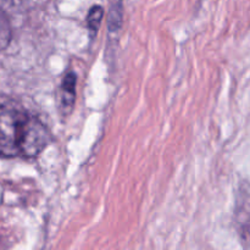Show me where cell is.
<instances>
[{"label":"cell","mask_w":250,"mask_h":250,"mask_svg":"<svg viewBox=\"0 0 250 250\" xmlns=\"http://www.w3.org/2000/svg\"><path fill=\"white\" fill-rule=\"evenodd\" d=\"M27 114L15 105H0V156H20V144Z\"/></svg>","instance_id":"6da1fadb"},{"label":"cell","mask_w":250,"mask_h":250,"mask_svg":"<svg viewBox=\"0 0 250 250\" xmlns=\"http://www.w3.org/2000/svg\"><path fill=\"white\" fill-rule=\"evenodd\" d=\"M50 142V133L43 122L36 116L28 114L24 122L23 133L20 144V156L36 158Z\"/></svg>","instance_id":"7a4b0ae2"},{"label":"cell","mask_w":250,"mask_h":250,"mask_svg":"<svg viewBox=\"0 0 250 250\" xmlns=\"http://www.w3.org/2000/svg\"><path fill=\"white\" fill-rule=\"evenodd\" d=\"M76 81L77 77L73 72L67 73L61 83V103L63 107H72L76 97Z\"/></svg>","instance_id":"3957f363"},{"label":"cell","mask_w":250,"mask_h":250,"mask_svg":"<svg viewBox=\"0 0 250 250\" xmlns=\"http://www.w3.org/2000/svg\"><path fill=\"white\" fill-rule=\"evenodd\" d=\"M103 16H104V10L100 5H94V6L90 7L87 16V27L92 36L97 34L100 23H102Z\"/></svg>","instance_id":"277c9868"},{"label":"cell","mask_w":250,"mask_h":250,"mask_svg":"<svg viewBox=\"0 0 250 250\" xmlns=\"http://www.w3.org/2000/svg\"><path fill=\"white\" fill-rule=\"evenodd\" d=\"M122 21V5L121 2H116V4L112 6L111 11H110V19H109V27L110 31L112 29H119L120 24Z\"/></svg>","instance_id":"5b68a950"}]
</instances>
